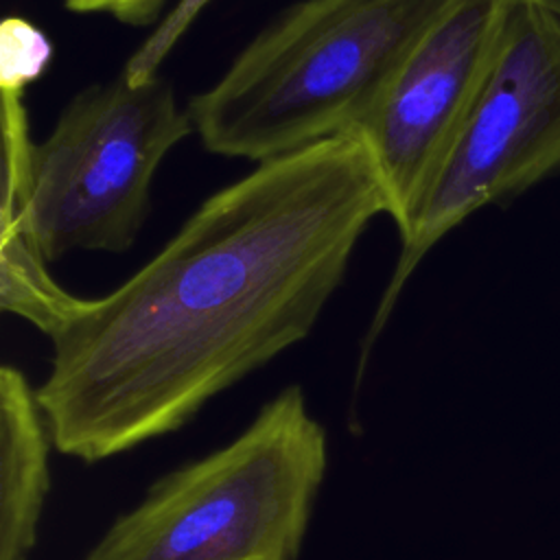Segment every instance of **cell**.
I'll return each mask as SVG.
<instances>
[{
    "label": "cell",
    "mask_w": 560,
    "mask_h": 560,
    "mask_svg": "<svg viewBox=\"0 0 560 560\" xmlns=\"http://www.w3.org/2000/svg\"><path fill=\"white\" fill-rule=\"evenodd\" d=\"M510 0H448L409 48L354 131L368 147L402 236L492 59Z\"/></svg>",
    "instance_id": "cell-6"
},
{
    "label": "cell",
    "mask_w": 560,
    "mask_h": 560,
    "mask_svg": "<svg viewBox=\"0 0 560 560\" xmlns=\"http://www.w3.org/2000/svg\"><path fill=\"white\" fill-rule=\"evenodd\" d=\"M52 59V44L33 22L11 15L0 24V85L37 81Z\"/></svg>",
    "instance_id": "cell-8"
},
{
    "label": "cell",
    "mask_w": 560,
    "mask_h": 560,
    "mask_svg": "<svg viewBox=\"0 0 560 560\" xmlns=\"http://www.w3.org/2000/svg\"><path fill=\"white\" fill-rule=\"evenodd\" d=\"M448 0H300L186 107L217 155L269 162L354 133Z\"/></svg>",
    "instance_id": "cell-2"
},
{
    "label": "cell",
    "mask_w": 560,
    "mask_h": 560,
    "mask_svg": "<svg viewBox=\"0 0 560 560\" xmlns=\"http://www.w3.org/2000/svg\"><path fill=\"white\" fill-rule=\"evenodd\" d=\"M168 0H63L74 13H107L129 26H149L164 13Z\"/></svg>",
    "instance_id": "cell-10"
},
{
    "label": "cell",
    "mask_w": 560,
    "mask_h": 560,
    "mask_svg": "<svg viewBox=\"0 0 560 560\" xmlns=\"http://www.w3.org/2000/svg\"><path fill=\"white\" fill-rule=\"evenodd\" d=\"M560 171V15L510 0L477 94L435 171L376 306L365 346L387 324L405 284L453 228Z\"/></svg>",
    "instance_id": "cell-4"
},
{
    "label": "cell",
    "mask_w": 560,
    "mask_h": 560,
    "mask_svg": "<svg viewBox=\"0 0 560 560\" xmlns=\"http://www.w3.org/2000/svg\"><path fill=\"white\" fill-rule=\"evenodd\" d=\"M190 133L188 112L160 74H120L81 90L33 144L28 230L46 260L77 249H129L162 160Z\"/></svg>",
    "instance_id": "cell-5"
},
{
    "label": "cell",
    "mask_w": 560,
    "mask_h": 560,
    "mask_svg": "<svg viewBox=\"0 0 560 560\" xmlns=\"http://www.w3.org/2000/svg\"><path fill=\"white\" fill-rule=\"evenodd\" d=\"M208 0H179V4L160 22L142 48L127 61L122 74L131 81H147L158 74V66L173 44L184 35L197 13L206 7Z\"/></svg>",
    "instance_id": "cell-9"
},
{
    "label": "cell",
    "mask_w": 560,
    "mask_h": 560,
    "mask_svg": "<svg viewBox=\"0 0 560 560\" xmlns=\"http://www.w3.org/2000/svg\"><path fill=\"white\" fill-rule=\"evenodd\" d=\"M326 468V429L287 385L234 440L155 479L83 560H298Z\"/></svg>",
    "instance_id": "cell-3"
},
{
    "label": "cell",
    "mask_w": 560,
    "mask_h": 560,
    "mask_svg": "<svg viewBox=\"0 0 560 560\" xmlns=\"http://www.w3.org/2000/svg\"><path fill=\"white\" fill-rule=\"evenodd\" d=\"M542 4H547L551 11H556L560 15V0H540Z\"/></svg>",
    "instance_id": "cell-11"
},
{
    "label": "cell",
    "mask_w": 560,
    "mask_h": 560,
    "mask_svg": "<svg viewBox=\"0 0 560 560\" xmlns=\"http://www.w3.org/2000/svg\"><path fill=\"white\" fill-rule=\"evenodd\" d=\"M52 435L35 387L0 368V560H28L50 492Z\"/></svg>",
    "instance_id": "cell-7"
},
{
    "label": "cell",
    "mask_w": 560,
    "mask_h": 560,
    "mask_svg": "<svg viewBox=\"0 0 560 560\" xmlns=\"http://www.w3.org/2000/svg\"><path fill=\"white\" fill-rule=\"evenodd\" d=\"M385 195L365 142L260 162L50 337L35 387L55 448L83 464L164 438L317 324Z\"/></svg>",
    "instance_id": "cell-1"
}]
</instances>
